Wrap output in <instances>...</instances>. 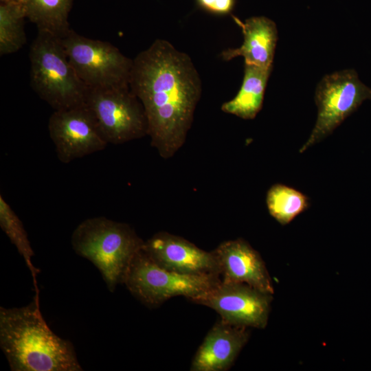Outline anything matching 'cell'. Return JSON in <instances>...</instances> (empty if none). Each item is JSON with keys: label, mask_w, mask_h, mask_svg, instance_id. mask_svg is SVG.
Returning a JSON list of instances; mask_svg holds the SVG:
<instances>
[{"label": "cell", "mask_w": 371, "mask_h": 371, "mask_svg": "<svg viewBox=\"0 0 371 371\" xmlns=\"http://www.w3.org/2000/svg\"><path fill=\"white\" fill-rule=\"evenodd\" d=\"M0 227L23 258L32 273L36 294L38 295L36 276L39 270L33 265L32 262L34 252L22 221L2 194L0 195Z\"/></svg>", "instance_id": "cell-18"}, {"label": "cell", "mask_w": 371, "mask_h": 371, "mask_svg": "<svg viewBox=\"0 0 371 371\" xmlns=\"http://www.w3.org/2000/svg\"><path fill=\"white\" fill-rule=\"evenodd\" d=\"M212 252L222 281L246 284L273 294L271 279L262 258L247 241L241 238L224 241Z\"/></svg>", "instance_id": "cell-12"}, {"label": "cell", "mask_w": 371, "mask_h": 371, "mask_svg": "<svg viewBox=\"0 0 371 371\" xmlns=\"http://www.w3.org/2000/svg\"><path fill=\"white\" fill-rule=\"evenodd\" d=\"M48 131L57 157L63 164L101 151L108 144L85 103L54 110L49 119Z\"/></svg>", "instance_id": "cell-10"}, {"label": "cell", "mask_w": 371, "mask_h": 371, "mask_svg": "<svg viewBox=\"0 0 371 371\" xmlns=\"http://www.w3.org/2000/svg\"><path fill=\"white\" fill-rule=\"evenodd\" d=\"M129 87L144 109L151 146L172 157L186 142L202 92L190 57L157 39L133 59Z\"/></svg>", "instance_id": "cell-1"}, {"label": "cell", "mask_w": 371, "mask_h": 371, "mask_svg": "<svg viewBox=\"0 0 371 371\" xmlns=\"http://www.w3.org/2000/svg\"><path fill=\"white\" fill-rule=\"evenodd\" d=\"M266 203L271 216L282 225L292 221L309 205L306 195L281 183L274 184L269 189Z\"/></svg>", "instance_id": "cell-17"}, {"label": "cell", "mask_w": 371, "mask_h": 371, "mask_svg": "<svg viewBox=\"0 0 371 371\" xmlns=\"http://www.w3.org/2000/svg\"><path fill=\"white\" fill-rule=\"evenodd\" d=\"M232 17L240 27L244 40L240 47L223 51L222 58L228 61L237 56H243L245 63L263 67H273L278 41L275 22L263 16H252L245 22L236 16Z\"/></svg>", "instance_id": "cell-14"}, {"label": "cell", "mask_w": 371, "mask_h": 371, "mask_svg": "<svg viewBox=\"0 0 371 371\" xmlns=\"http://www.w3.org/2000/svg\"><path fill=\"white\" fill-rule=\"evenodd\" d=\"M85 104L108 144H124L148 135L144 109L129 85L88 89Z\"/></svg>", "instance_id": "cell-7"}, {"label": "cell", "mask_w": 371, "mask_h": 371, "mask_svg": "<svg viewBox=\"0 0 371 371\" xmlns=\"http://www.w3.org/2000/svg\"><path fill=\"white\" fill-rule=\"evenodd\" d=\"M73 0H27L26 17L38 31L61 37L69 30V13Z\"/></svg>", "instance_id": "cell-16"}, {"label": "cell", "mask_w": 371, "mask_h": 371, "mask_svg": "<svg viewBox=\"0 0 371 371\" xmlns=\"http://www.w3.org/2000/svg\"><path fill=\"white\" fill-rule=\"evenodd\" d=\"M21 308H0V347L12 371H81L71 341L56 335L40 311L39 297Z\"/></svg>", "instance_id": "cell-2"}, {"label": "cell", "mask_w": 371, "mask_h": 371, "mask_svg": "<svg viewBox=\"0 0 371 371\" xmlns=\"http://www.w3.org/2000/svg\"><path fill=\"white\" fill-rule=\"evenodd\" d=\"M142 249L160 267L177 273L220 277L212 251L167 232H159L144 241Z\"/></svg>", "instance_id": "cell-11"}, {"label": "cell", "mask_w": 371, "mask_h": 371, "mask_svg": "<svg viewBox=\"0 0 371 371\" xmlns=\"http://www.w3.org/2000/svg\"><path fill=\"white\" fill-rule=\"evenodd\" d=\"M273 295L243 283L221 280L191 301L214 309L223 322L241 327H266Z\"/></svg>", "instance_id": "cell-9"}, {"label": "cell", "mask_w": 371, "mask_h": 371, "mask_svg": "<svg viewBox=\"0 0 371 371\" xmlns=\"http://www.w3.org/2000/svg\"><path fill=\"white\" fill-rule=\"evenodd\" d=\"M144 243L129 225L104 216L84 220L71 236L75 252L98 268L111 292L124 282L130 263Z\"/></svg>", "instance_id": "cell-3"}, {"label": "cell", "mask_w": 371, "mask_h": 371, "mask_svg": "<svg viewBox=\"0 0 371 371\" xmlns=\"http://www.w3.org/2000/svg\"><path fill=\"white\" fill-rule=\"evenodd\" d=\"M366 100H371V88L360 80L355 70L344 69L324 76L315 93L317 120L300 153L330 135Z\"/></svg>", "instance_id": "cell-8"}, {"label": "cell", "mask_w": 371, "mask_h": 371, "mask_svg": "<svg viewBox=\"0 0 371 371\" xmlns=\"http://www.w3.org/2000/svg\"><path fill=\"white\" fill-rule=\"evenodd\" d=\"M272 68L245 63L240 89L233 99L222 104L221 110L244 120L254 119L262 109Z\"/></svg>", "instance_id": "cell-15"}, {"label": "cell", "mask_w": 371, "mask_h": 371, "mask_svg": "<svg viewBox=\"0 0 371 371\" xmlns=\"http://www.w3.org/2000/svg\"><path fill=\"white\" fill-rule=\"evenodd\" d=\"M201 7L216 14H227L233 9L235 0H197Z\"/></svg>", "instance_id": "cell-20"}, {"label": "cell", "mask_w": 371, "mask_h": 371, "mask_svg": "<svg viewBox=\"0 0 371 371\" xmlns=\"http://www.w3.org/2000/svg\"><path fill=\"white\" fill-rule=\"evenodd\" d=\"M220 280L219 276L183 274L164 269L142 248L133 258L123 283L139 301L156 306L176 296L192 300Z\"/></svg>", "instance_id": "cell-5"}, {"label": "cell", "mask_w": 371, "mask_h": 371, "mask_svg": "<svg viewBox=\"0 0 371 371\" xmlns=\"http://www.w3.org/2000/svg\"><path fill=\"white\" fill-rule=\"evenodd\" d=\"M247 328L218 321L209 330L192 361L191 371H225L249 339Z\"/></svg>", "instance_id": "cell-13"}, {"label": "cell", "mask_w": 371, "mask_h": 371, "mask_svg": "<svg viewBox=\"0 0 371 371\" xmlns=\"http://www.w3.org/2000/svg\"><path fill=\"white\" fill-rule=\"evenodd\" d=\"M60 40L70 63L88 89L129 85L133 59L115 46L87 38L71 29Z\"/></svg>", "instance_id": "cell-6"}, {"label": "cell", "mask_w": 371, "mask_h": 371, "mask_svg": "<svg viewBox=\"0 0 371 371\" xmlns=\"http://www.w3.org/2000/svg\"><path fill=\"white\" fill-rule=\"evenodd\" d=\"M29 57L31 87L54 110L85 103L88 88L70 63L60 37L38 31Z\"/></svg>", "instance_id": "cell-4"}, {"label": "cell", "mask_w": 371, "mask_h": 371, "mask_svg": "<svg viewBox=\"0 0 371 371\" xmlns=\"http://www.w3.org/2000/svg\"><path fill=\"white\" fill-rule=\"evenodd\" d=\"M27 0H0V3H8V4H16V5H25Z\"/></svg>", "instance_id": "cell-21"}, {"label": "cell", "mask_w": 371, "mask_h": 371, "mask_svg": "<svg viewBox=\"0 0 371 371\" xmlns=\"http://www.w3.org/2000/svg\"><path fill=\"white\" fill-rule=\"evenodd\" d=\"M24 5L0 3V54L16 52L26 42Z\"/></svg>", "instance_id": "cell-19"}]
</instances>
